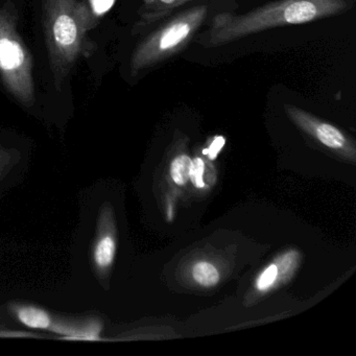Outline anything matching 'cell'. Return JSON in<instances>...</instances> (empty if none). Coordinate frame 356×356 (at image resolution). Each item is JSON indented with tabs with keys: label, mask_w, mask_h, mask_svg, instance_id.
I'll use <instances>...</instances> for the list:
<instances>
[{
	"label": "cell",
	"mask_w": 356,
	"mask_h": 356,
	"mask_svg": "<svg viewBox=\"0 0 356 356\" xmlns=\"http://www.w3.org/2000/svg\"><path fill=\"white\" fill-rule=\"evenodd\" d=\"M353 0H278L241 15L220 13L201 38L205 47H222L264 31L309 24L349 11Z\"/></svg>",
	"instance_id": "1"
},
{
	"label": "cell",
	"mask_w": 356,
	"mask_h": 356,
	"mask_svg": "<svg viewBox=\"0 0 356 356\" xmlns=\"http://www.w3.org/2000/svg\"><path fill=\"white\" fill-rule=\"evenodd\" d=\"M85 18V10L76 0H45V33L57 83L63 80L80 53Z\"/></svg>",
	"instance_id": "2"
},
{
	"label": "cell",
	"mask_w": 356,
	"mask_h": 356,
	"mask_svg": "<svg viewBox=\"0 0 356 356\" xmlns=\"http://www.w3.org/2000/svg\"><path fill=\"white\" fill-rule=\"evenodd\" d=\"M206 5L191 8L166 20L135 49L131 60L133 76L182 53L207 18Z\"/></svg>",
	"instance_id": "3"
},
{
	"label": "cell",
	"mask_w": 356,
	"mask_h": 356,
	"mask_svg": "<svg viewBox=\"0 0 356 356\" xmlns=\"http://www.w3.org/2000/svg\"><path fill=\"white\" fill-rule=\"evenodd\" d=\"M0 74L8 90L26 106L34 103L32 62L9 10L0 11Z\"/></svg>",
	"instance_id": "4"
},
{
	"label": "cell",
	"mask_w": 356,
	"mask_h": 356,
	"mask_svg": "<svg viewBox=\"0 0 356 356\" xmlns=\"http://www.w3.org/2000/svg\"><path fill=\"white\" fill-rule=\"evenodd\" d=\"M284 110L296 126L325 147L337 151H348L351 147L349 139L337 127L318 120L316 116L296 106L285 105Z\"/></svg>",
	"instance_id": "5"
},
{
	"label": "cell",
	"mask_w": 356,
	"mask_h": 356,
	"mask_svg": "<svg viewBox=\"0 0 356 356\" xmlns=\"http://www.w3.org/2000/svg\"><path fill=\"white\" fill-rule=\"evenodd\" d=\"M191 1H202V0H145V5L141 9L139 26L141 28H145L166 19L172 15L175 10Z\"/></svg>",
	"instance_id": "6"
},
{
	"label": "cell",
	"mask_w": 356,
	"mask_h": 356,
	"mask_svg": "<svg viewBox=\"0 0 356 356\" xmlns=\"http://www.w3.org/2000/svg\"><path fill=\"white\" fill-rule=\"evenodd\" d=\"M18 318L31 328L47 329L51 324L49 314L36 307L20 308L18 310Z\"/></svg>",
	"instance_id": "7"
},
{
	"label": "cell",
	"mask_w": 356,
	"mask_h": 356,
	"mask_svg": "<svg viewBox=\"0 0 356 356\" xmlns=\"http://www.w3.org/2000/svg\"><path fill=\"white\" fill-rule=\"evenodd\" d=\"M115 241L111 236H104L95 245V261L101 268L111 266L115 256Z\"/></svg>",
	"instance_id": "8"
},
{
	"label": "cell",
	"mask_w": 356,
	"mask_h": 356,
	"mask_svg": "<svg viewBox=\"0 0 356 356\" xmlns=\"http://www.w3.org/2000/svg\"><path fill=\"white\" fill-rule=\"evenodd\" d=\"M193 275L195 280L202 286H213L220 280L218 270L209 262H199L195 264L193 266Z\"/></svg>",
	"instance_id": "9"
},
{
	"label": "cell",
	"mask_w": 356,
	"mask_h": 356,
	"mask_svg": "<svg viewBox=\"0 0 356 356\" xmlns=\"http://www.w3.org/2000/svg\"><path fill=\"white\" fill-rule=\"evenodd\" d=\"M191 161L187 155H180L175 158L170 165V176L176 184L184 185L189 180Z\"/></svg>",
	"instance_id": "10"
},
{
	"label": "cell",
	"mask_w": 356,
	"mask_h": 356,
	"mask_svg": "<svg viewBox=\"0 0 356 356\" xmlns=\"http://www.w3.org/2000/svg\"><path fill=\"white\" fill-rule=\"evenodd\" d=\"M204 170H205V164H204L203 160L201 158H195L191 161V175H189V179H191L193 184L195 185L197 188H203L205 186V182H204Z\"/></svg>",
	"instance_id": "11"
},
{
	"label": "cell",
	"mask_w": 356,
	"mask_h": 356,
	"mask_svg": "<svg viewBox=\"0 0 356 356\" xmlns=\"http://www.w3.org/2000/svg\"><path fill=\"white\" fill-rule=\"evenodd\" d=\"M277 277H278V268L275 264H270L258 278L257 289L259 291H266V289H270L276 281Z\"/></svg>",
	"instance_id": "12"
},
{
	"label": "cell",
	"mask_w": 356,
	"mask_h": 356,
	"mask_svg": "<svg viewBox=\"0 0 356 356\" xmlns=\"http://www.w3.org/2000/svg\"><path fill=\"white\" fill-rule=\"evenodd\" d=\"M115 0H91L93 11L97 15L106 13L111 9Z\"/></svg>",
	"instance_id": "13"
},
{
	"label": "cell",
	"mask_w": 356,
	"mask_h": 356,
	"mask_svg": "<svg viewBox=\"0 0 356 356\" xmlns=\"http://www.w3.org/2000/svg\"><path fill=\"white\" fill-rule=\"evenodd\" d=\"M225 145V138L224 137H218L216 138V140L212 143V145H210L209 149H205L204 151V154L207 155L210 159L213 160L218 157V153H220V149H222Z\"/></svg>",
	"instance_id": "14"
}]
</instances>
